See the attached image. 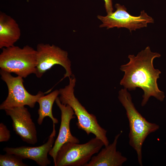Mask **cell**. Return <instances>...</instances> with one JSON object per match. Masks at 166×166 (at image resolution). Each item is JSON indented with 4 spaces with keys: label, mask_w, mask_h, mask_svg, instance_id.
Returning a JSON list of instances; mask_svg holds the SVG:
<instances>
[{
    "label": "cell",
    "mask_w": 166,
    "mask_h": 166,
    "mask_svg": "<svg viewBox=\"0 0 166 166\" xmlns=\"http://www.w3.org/2000/svg\"><path fill=\"white\" fill-rule=\"evenodd\" d=\"M160 56L158 53L152 52L148 46L136 56L129 55V61L120 67V70L124 73L120 84L129 90H135L137 87L143 90L142 106L145 105L151 96L161 101L165 98L164 93L159 89L157 82L161 72L154 68L153 63L155 58Z\"/></svg>",
    "instance_id": "1"
},
{
    "label": "cell",
    "mask_w": 166,
    "mask_h": 166,
    "mask_svg": "<svg viewBox=\"0 0 166 166\" xmlns=\"http://www.w3.org/2000/svg\"><path fill=\"white\" fill-rule=\"evenodd\" d=\"M118 99L126 111L129 126L128 135L130 145L136 151L138 163L142 166V148L147 136L159 128L157 124L148 121L136 110L131 95L125 89L119 92Z\"/></svg>",
    "instance_id": "2"
},
{
    "label": "cell",
    "mask_w": 166,
    "mask_h": 166,
    "mask_svg": "<svg viewBox=\"0 0 166 166\" xmlns=\"http://www.w3.org/2000/svg\"><path fill=\"white\" fill-rule=\"evenodd\" d=\"M69 84L59 89V99L61 102L70 106L76 116V125L79 129L84 131L89 135L93 134L100 139L105 146L109 144L106 136L107 131L99 124L96 116L89 113L75 97L74 94L76 79L72 75L69 78Z\"/></svg>",
    "instance_id": "3"
},
{
    "label": "cell",
    "mask_w": 166,
    "mask_h": 166,
    "mask_svg": "<svg viewBox=\"0 0 166 166\" xmlns=\"http://www.w3.org/2000/svg\"><path fill=\"white\" fill-rule=\"evenodd\" d=\"M2 49L0 54L1 69L24 78L35 74L37 63L36 50L28 45L22 48L14 45Z\"/></svg>",
    "instance_id": "4"
},
{
    "label": "cell",
    "mask_w": 166,
    "mask_h": 166,
    "mask_svg": "<svg viewBox=\"0 0 166 166\" xmlns=\"http://www.w3.org/2000/svg\"><path fill=\"white\" fill-rule=\"evenodd\" d=\"M103 146V142L96 137L83 144L66 143L58 151L54 165L85 166Z\"/></svg>",
    "instance_id": "5"
},
{
    "label": "cell",
    "mask_w": 166,
    "mask_h": 166,
    "mask_svg": "<svg viewBox=\"0 0 166 166\" xmlns=\"http://www.w3.org/2000/svg\"><path fill=\"white\" fill-rule=\"evenodd\" d=\"M0 74L8 89V96L0 105L1 110L25 105L33 108L38 100L44 95L41 91L35 95L30 94L24 87L23 78L20 76L14 77L10 73L1 69Z\"/></svg>",
    "instance_id": "6"
},
{
    "label": "cell",
    "mask_w": 166,
    "mask_h": 166,
    "mask_svg": "<svg viewBox=\"0 0 166 166\" xmlns=\"http://www.w3.org/2000/svg\"><path fill=\"white\" fill-rule=\"evenodd\" d=\"M37 63L35 74L41 78L48 70L56 65L62 66L65 73L62 80L72 76L71 62L66 51L54 45L40 43L37 46Z\"/></svg>",
    "instance_id": "7"
},
{
    "label": "cell",
    "mask_w": 166,
    "mask_h": 166,
    "mask_svg": "<svg viewBox=\"0 0 166 166\" xmlns=\"http://www.w3.org/2000/svg\"><path fill=\"white\" fill-rule=\"evenodd\" d=\"M115 7L116 9L115 11L105 16L97 15V18L102 22L100 27H106L107 29L114 27L117 28H125L131 32L136 29L147 27L148 23L154 22L153 18L144 10L140 12L139 16H135L127 12L124 5L117 3Z\"/></svg>",
    "instance_id": "8"
},
{
    "label": "cell",
    "mask_w": 166,
    "mask_h": 166,
    "mask_svg": "<svg viewBox=\"0 0 166 166\" xmlns=\"http://www.w3.org/2000/svg\"><path fill=\"white\" fill-rule=\"evenodd\" d=\"M4 110L12 121L13 130L16 134L28 144L33 145L36 144L38 141L36 127L28 109L22 106Z\"/></svg>",
    "instance_id": "9"
},
{
    "label": "cell",
    "mask_w": 166,
    "mask_h": 166,
    "mask_svg": "<svg viewBox=\"0 0 166 166\" xmlns=\"http://www.w3.org/2000/svg\"><path fill=\"white\" fill-rule=\"evenodd\" d=\"M56 133L55 124L53 123L52 132L47 142L42 145L35 147H6L3 148V151L6 153L18 156L23 159H29L33 160L40 166H47L51 163L48 158V154L53 146Z\"/></svg>",
    "instance_id": "10"
},
{
    "label": "cell",
    "mask_w": 166,
    "mask_h": 166,
    "mask_svg": "<svg viewBox=\"0 0 166 166\" xmlns=\"http://www.w3.org/2000/svg\"><path fill=\"white\" fill-rule=\"evenodd\" d=\"M55 102L61 112V123L57 137L49 153L53 158L54 164L57 152L63 144L67 142L79 143V139L73 136L70 132V121L75 117L73 109L69 105L62 104L58 97L56 99Z\"/></svg>",
    "instance_id": "11"
},
{
    "label": "cell",
    "mask_w": 166,
    "mask_h": 166,
    "mask_svg": "<svg viewBox=\"0 0 166 166\" xmlns=\"http://www.w3.org/2000/svg\"><path fill=\"white\" fill-rule=\"evenodd\" d=\"M122 132L116 135L113 142L105 146L96 155L93 156L85 166H121L127 160L117 150L118 139Z\"/></svg>",
    "instance_id": "12"
},
{
    "label": "cell",
    "mask_w": 166,
    "mask_h": 166,
    "mask_svg": "<svg viewBox=\"0 0 166 166\" xmlns=\"http://www.w3.org/2000/svg\"><path fill=\"white\" fill-rule=\"evenodd\" d=\"M21 35V30L16 20L6 14L0 12V48L14 45Z\"/></svg>",
    "instance_id": "13"
},
{
    "label": "cell",
    "mask_w": 166,
    "mask_h": 166,
    "mask_svg": "<svg viewBox=\"0 0 166 166\" xmlns=\"http://www.w3.org/2000/svg\"><path fill=\"white\" fill-rule=\"evenodd\" d=\"M59 95V90H56L46 95L43 96L38 100L37 102L39 105L37 120L38 124L41 125L44 118L46 117L51 119L53 123L55 124L58 123V121L53 117L52 111L54 102Z\"/></svg>",
    "instance_id": "14"
},
{
    "label": "cell",
    "mask_w": 166,
    "mask_h": 166,
    "mask_svg": "<svg viewBox=\"0 0 166 166\" xmlns=\"http://www.w3.org/2000/svg\"><path fill=\"white\" fill-rule=\"evenodd\" d=\"M23 159L17 155L6 153L0 155V166H27L22 161Z\"/></svg>",
    "instance_id": "15"
},
{
    "label": "cell",
    "mask_w": 166,
    "mask_h": 166,
    "mask_svg": "<svg viewBox=\"0 0 166 166\" xmlns=\"http://www.w3.org/2000/svg\"><path fill=\"white\" fill-rule=\"evenodd\" d=\"M10 137V131L6 126L2 123H0V142L8 141Z\"/></svg>",
    "instance_id": "16"
},
{
    "label": "cell",
    "mask_w": 166,
    "mask_h": 166,
    "mask_svg": "<svg viewBox=\"0 0 166 166\" xmlns=\"http://www.w3.org/2000/svg\"><path fill=\"white\" fill-rule=\"evenodd\" d=\"M105 7L107 14L113 12L114 10L113 6L112 0H104Z\"/></svg>",
    "instance_id": "17"
}]
</instances>
